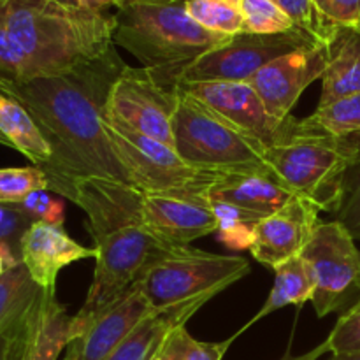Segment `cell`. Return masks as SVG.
I'll return each instance as SVG.
<instances>
[{"label": "cell", "instance_id": "41", "mask_svg": "<svg viewBox=\"0 0 360 360\" xmlns=\"http://www.w3.org/2000/svg\"><path fill=\"white\" fill-rule=\"evenodd\" d=\"M329 360H360V352L359 354H338L333 355Z\"/></svg>", "mask_w": 360, "mask_h": 360}, {"label": "cell", "instance_id": "31", "mask_svg": "<svg viewBox=\"0 0 360 360\" xmlns=\"http://www.w3.org/2000/svg\"><path fill=\"white\" fill-rule=\"evenodd\" d=\"M357 144V155L348 167L343 181V199L336 214L340 221L352 234L355 241H360V136H354Z\"/></svg>", "mask_w": 360, "mask_h": 360}, {"label": "cell", "instance_id": "6", "mask_svg": "<svg viewBox=\"0 0 360 360\" xmlns=\"http://www.w3.org/2000/svg\"><path fill=\"white\" fill-rule=\"evenodd\" d=\"M250 273L239 255L193 250L190 246L162 253L141 274L137 287L155 311L186 304H206Z\"/></svg>", "mask_w": 360, "mask_h": 360}, {"label": "cell", "instance_id": "44", "mask_svg": "<svg viewBox=\"0 0 360 360\" xmlns=\"http://www.w3.org/2000/svg\"><path fill=\"white\" fill-rule=\"evenodd\" d=\"M136 2H181V0H136Z\"/></svg>", "mask_w": 360, "mask_h": 360}, {"label": "cell", "instance_id": "5", "mask_svg": "<svg viewBox=\"0 0 360 360\" xmlns=\"http://www.w3.org/2000/svg\"><path fill=\"white\" fill-rule=\"evenodd\" d=\"M174 150L192 167L213 174H274L264 148L178 84Z\"/></svg>", "mask_w": 360, "mask_h": 360}, {"label": "cell", "instance_id": "27", "mask_svg": "<svg viewBox=\"0 0 360 360\" xmlns=\"http://www.w3.org/2000/svg\"><path fill=\"white\" fill-rule=\"evenodd\" d=\"M186 13L206 30L234 37L245 32L239 0H185Z\"/></svg>", "mask_w": 360, "mask_h": 360}, {"label": "cell", "instance_id": "17", "mask_svg": "<svg viewBox=\"0 0 360 360\" xmlns=\"http://www.w3.org/2000/svg\"><path fill=\"white\" fill-rule=\"evenodd\" d=\"M95 248L74 241L63 227L34 221L20 241V259L41 288H56L60 271L84 259H95Z\"/></svg>", "mask_w": 360, "mask_h": 360}, {"label": "cell", "instance_id": "8", "mask_svg": "<svg viewBox=\"0 0 360 360\" xmlns=\"http://www.w3.org/2000/svg\"><path fill=\"white\" fill-rule=\"evenodd\" d=\"M315 280L313 308L319 319L350 309L360 297V252L340 221H320L301 253Z\"/></svg>", "mask_w": 360, "mask_h": 360}, {"label": "cell", "instance_id": "7", "mask_svg": "<svg viewBox=\"0 0 360 360\" xmlns=\"http://www.w3.org/2000/svg\"><path fill=\"white\" fill-rule=\"evenodd\" d=\"M304 130V129H302ZM354 137L301 134L264 150V160L295 195L304 197L322 211L336 213L343 199V181L355 160Z\"/></svg>", "mask_w": 360, "mask_h": 360}, {"label": "cell", "instance_id": "23", "mask_svg": "<svg viewBox=\"0 0 360 360\" xmlns=\"http://www.w3.org/2000/svg\"><path fill=\"white\" fill-rule=\"evenodd\" d=\"M313 294H315V280H313L308 264L302 260L301 255L287 260L278 269H274L273 288H271V294L264 302L262 309L241 330L245 333L260 319L285 308V306H304L306 302L311 301Z\"/></svg>", "mask_w": 360, "mask_h": 360}, {"label": "cell", "instance_id": "34", "mask_svg": "<svg viewBox=\"0 0 360 360\" xmlns=\"http://www.w3.org/2000/svg\"><path fill=\"white\" fill-rule=\"evenodd\" d=\"M329 352L338 354H359L360 352V297L350 309L338 319L336 326L330 330Z\"/></svg>", "mask_w": 360, "mask_h": 360}, {"label": "cell", "instance_id": "25", "mask_svg": "<svg viewBox=\"0 0 360 360\" xmlns=\"http://www.w3.org/2000/svg\"><path fill=\"white\" fill-rule=\"evenodd\" d=\"M301 125L306 134H323L340 139L360 136V91L316 105L311 116L301 118Z\"/></svg>", "mask_w": 360, "mask_h": 360}, {"label": "cell", "instance_id": "29", "mask_svg": "<svg viewBox=\"0 0 360 360\" xmlns=\"http://www.w3.org/2000/svg\"><path fill=\"white\" fill-rule=\"evenodd\" d=\"M246 34L274 35L294 30L295 23L273 0H239Z\"/></svg>", "mask_w": 360, "mask_h": 360}, {"label": "cell", "instance_id": "39", "mask_svg": "<svg viewBox=\"0 0 360 360\" xmlns=\"http://www.w3.org/2000/svg\"><path fill=\"white\" fill-rule=\"evenodd\" d=\"M327 352H329V343H327V340H326L322 345L315 347L313 350L306 352V354L294 355L292 352H287V354H285L280 360H319L323 354H327Z\"/></svg>", "mask_w": 360, "mask_h": 360}, {"label": "cell", "instance_id": "19", "mask_svg": "<svg viewBox=\"0 0 360 360\" xmlns=\"http://www.w3.org/2000/svg\"><path fill=\"white\" fill-rule=\"evenodd\" d=\"M207 197L266 218L290 202L295 193L276 174H224L207 188Z\"/></svg>", "mask_w": 360, "mask_h": 360}, {"label": "cell", "instance_id": "22", "mask_svg": "<svg viewBox=\"0 0 360 360\" xmlns=\"http://www.w3.org/2000/svg\"><path fill=\"white\" fill-rule=\"evenodd\" d=\"M0 132L11 141L14 150L23 153L37 167L51 160V148L46 143L30 112L16 98L9 97L2 90H0Z\"/></svg>", "mask_w": 360, "mask_h": 360}, {"label": "cell", "instance_id": "33", "mask_svg": "<svg viewBox=\"0 0 360 360\" xmlns=\"http://www.w3.org/2000/svg\"><path fill=\"white\" fill-rule=\"evenodd\" d=\"M14 207L30 221H42V224L63 227V220H65L63 200L60 197L51 195L49 190H39V192L30 193L23 202L14 204Z\"/></svg>", "mask_w": 360, "mask_h": 360}, {"label": "cell", "instance_id": "14", "mask_svg": "<svg viewBox=\"0 0 360 360\" xmlns=\"http://www.w3.org/2000/svg\"><path fill=\"white\" fill-rule=\"evenodd\" d=\"M326 65L327 46L320 42L273 60L248 83L266 105L267 112L274 118L285 120L290 116L302 91L316 79H322Z\"/></svg>", "mask_w": 360, "mask_h": 360}, {"label": "cell", "instance_id": "3", "mask_svg": "<svg viewBox=\"0 0 360 360\" xmlns=\"http://www.w3.org/2000/svg\"><path fill=\"white\" fill-rule=\"evenodd\" d=\"M0 20L27 60L30 79L62 76L108 55L115 13L51 0H2Z\"/></svg>", "mask_w": 360, "mask_h": 360}, {"label": "cell", "instance_id": "36", "mask_svg": "<svg viewBox=\"0 0 360 360\" xmlns=\"http://www.w3.org/2000/svg\"><path fill=\"white\" fill-rule=\"evenodd\" d=\"M34 221L28 220L25 214L14 206H7V204H0V241L9 243L11 246L20 252V241L23 238L25 231H27Z\"/></svg>", "mask_w": 360, "mask_h": 360}, {"label": "cell", "instance_id": "24", "mask_svg": "<svg viewBox=\"0 0 360 360\" xmlns=\"http://www.w3.org/2000/svg\"><path fill=\"white\" fill-rule=\"evenodd\" d=\"M39 287L23 262L0 276V334L20 326L41 299Z\"/></svg>", "mask_w": 360, "mask_h": 360}, {"label": "cell", "instance_id": "12", "mask_svg": "<svg viewBox=\"0 0 360 360\" xmlns=\"http://www.w3.org/2000/svg\"><path fill=\"white\" fill-rule=\"evenodd\" d=\"M179 86L257 141L264 150L304 134L301 118L290 115L278 120L271 116L250 83H197Z\"/></svg>", "mask_w": 360, "mask_h": 360}, {"label": "cell", "instance_id": "10", "mask_svg": "<svg viewBox=\"0 0 360 360\" xmlns=\"http://www.w3.org/2000/svg\"><path fill=\"white\" fill-rule=\"evenodd\" d=\"M316 44H320L319 39L301 28L274 35L243 32L220 48L200 56L179 76L178 84L248 83L273 60Z\"/></svg>", "mask_w": 360, "mask_h": 360}, {"label": "cell", "instance_id": "16", "mask_svg": "<svg viewBox=\"0 0 360 360\" xmlns=\"http://www.w3.org/2000/svg\"><path fill=\"white\" fill-rule=\"evenodd\" d=\"M153 311L143 290L134 285L115 306L98 315L84 333L67 347V352L74 360H108Z\"/></svg>", "mask_w": 360, "mask_h": 360}, {"label": "cell", "instance_id": "32", "mask_svg": "<svg viewBox=\"0 0 360 360\" xmlns=\"http://www.w3.org/2000/svg\"><path fill=\"white\" fill-rule=\"evenodd\" d=\"M280 9L290 16L295 27L308 32L320 42H327L330 34L336 27H330L326 20L319 14L316 7L313 6V0H273Z\"/></svg>", "mask_w": 360, "mask_h": 360}, {"label": "cell", "instance_id": "4", "mask_svg": "<svg viewBox=\"0 0 360 360\" xmlns=\"http://www.w3.org/2000/svg\"><path fill=\"white\" fill-rule=\"evenodd\" d=\"M232 37L200 27L181 2H136L116 9L112 42L136 56L160 83L178 86L192 63Z\"/></svg>", "mask_w": 360, "mask_h": 360}, {"label": "cell", "instance_id": "42", "mask_svg": "<svg viewBox=\"0 0 360 360\" xmlns=\"http://www.w3.org/2000/svg\"><path fill=\"white\" fill-rule=\"evenodd\" d=\"M51 2L62 4L67 7H81V0H51Z\"/></svg>", "mask_w": 360, "mask_h": 360}, {"label": "cell", "instance_id": "37", "mask_svg": "<svg viewBox=\"0 0 360 360\" xmlns=\"http://www.w3.org/2000/svg\"><path fill=\"white\" fill-rule=\"evenodd\" d=\"M23 322H21L18 327H14L13 330H7V333L0 334V360H13L14 359V354H16V347H18V340H20V330H21V327H23Z\"/></svg>", "mask_w": 360, "mask_h": 360}, {"label": "cell", "instance_id": "2", "mask_svg": "<svg viewBox=\"0 0 360 360\" xmlns=\"http://www.w3.org/2000/svg\"><path fill=\"white\" fill-rule=\"evenodd\" d=\"M69 200L86 214L94 239L95 271L86 299L74 315L76 340L88 326L115 306L162 253L172 250L146 227L141 213L143 192L112 179H77Z\"/></svg>", "mask_w": 360, "mask_h": 360}, {"label": "cell", "instance_id": "13", "mask_svg": "<svg viewBox=\"0 0 360 360\" xmlns=\"http://www.w3.org/2000/svg\"><path fill=\"white\" fill-rule=\"evenodd\" d=\"M141 213L146 227L171 248L188 246L218 229L207 190L143 192Z\"/></svg>", "mask_w": 360, "mask_h": 360}, {"label": "cell", "instance_id": "9", "mask_svg": "<svg viewBox=\"0 0 360 360\" xmlns=\"http://www.w3.org/2000/svg\"><path fill=\"white\" fill-rule=\"evenodd\" d=\"M104 127L129 171L132 185L141 192H178L207 190L220 176L186 164L171 144L143 136L104 112Z\"/></svg>", "mask_w": 360, "mask_h": 360}, {"label": "cell", "instance_id": "35", "mask_svg": "<svg viewBox=\"0 0 360 360\" xmlns=\"http://www.w3.org/2000/svg\"><path fill=\"white\" fill-rule=\"evenodd\" d=\"M330 27H360V0H313Z\"/></svg>", "mask_w": 360, "mask_h": 360}, {"label": "cell", "instance_id": "1", "mask_svg": "<svg viewBox=\"0 0 360 360\" xmlns=\"http://www.w3.org/2000/svg\"><path fill=\"white\" fill-rule=\"evenodd\" d=\"M125 65L112 48L62 76L34 77L25 83L0 79V90L30 112L51 148V160L41 169L55 195L69 199L74 183L86 178L132 185L104 127L109 91Z\"/></svg>", "mask_w": 360, "mask_h": 360}, {"label": "cell", "instance_id": "15", "mask_svg": "<svg viewBox=\"0 0 360 360\" xmlns=\"http://www.w3.org/2000/svg\"><path fill=\"white\" fill-rule=\"evenodd\" d=\"M320 210L304 197L295 195L288 204L257 224L250 252L260 264L278 269L302 253L320 225Z\"/></svg>", "mask_w": 360, "mask_h": 360}, {"label": "cell", "instance_id": "11", "mask_svg": "<svg viewBox=\"0 0 360 360\" xmlns=\"http://www.w3.org/2000/svg\"><path fill=\"white\" fill-rule=\"evenodd\" d=\"M178 86L160 83L144 67L125 65L109 91L105 115L143 136L174 146Z\"/></svg>", "mask_w": 360, "mask_h": 360}, {"label": "cell", "instance_id": "30", "mask_svg": "<svg viewBox=\"0 0 360 360\" xmlns=\"http://www.w3.org/2000/svg\"><path fill=\"white\" fill-rule=\"evenodd\" d=\"M48 188V176L37 165L0 169V204L14 206L23 202L30 193Z\"/></svg>", "mask_w": 360, "mask_h": 360}, {"label": "cell", "instance_id": "20", "mask_svg": "<svg viewBox=\"0 0 360 360\" xmlns=\"http://www.w3.org/2000/svg\"><path fill=\"white\" fill-rule=\"evenodd\" d=\"M319 105L360 91V27H336L327 39Z\"/></svg>", "mask_w": 360, "mask_h": 360}, {"label": "cell", "instance_id": "38", "mask_svg": "<svg viewBox=\"0 0 360 360\" xmlns=\"http://www.w3.org/2000/svg\"><path fill=\"white\" fill-rule=\"evenodd\" d=\"M20 262V252L14 246H11L9 243L0 241V276H4L7 271L13 269Z\"/></svg>", "mask_w": 360, "mask_h": 360}, {"label": "cell", "instance_id": "26", "mask_svg": "<svg viewBox=\"0 0 360 360\" xmlns=\"http://www.w3.org/2000/svg\"><path fill=\"white\" fill-rule=\"evenodd\" d=\"M210 200L214 217L218 220V241L227 246L229 250H232V252L250 250L253 243L255 227L262 220V217L245 210V207L236 206V204L225 202V200Z\"/></svg>", "mask_w": 360, "mask_h": 360}, {"label": "cell", "instance_id": "28", "mask_svg": "<svg viewBox=\"0 0 360 360\" xmlns=\"http://www.w3.org/2000/svg\"><path fill=\"white\" fill-rule=\"evenodd\" d=\"M241 333L243 330H239L221 343H207L195 340L186 330V326H179L167 336L157 360H224L232 341L238 340Z\"/></svg>", "mask_w": 360, "mask_h": 360}, {"label": "cell", "instance_id": "40", "mask_svg": "<svg viewBox=\"0 0 360 360\" xmlns=\"http://www.w3.org/2000/svg\"><path fill=\"white\" fill-rule=\"evenodd\" d=\"M118 0H81V7L90 11H109L111 7L118 9Z\"/></svg>", "mask_w": 360, "mask_h": 360}, {"label": "cell", "instance_id": "18", "mask_svg": "<svg viewBox=\"0 0 360 360\" xmlns=\"http://www.w3.org/2000/svg\"><path fill=\"white\" fill-rule=\"evenodd\" d=\"M74 340V315L58 301L56 288H48L23 322L13 360H58Z\"/></svg>", "mask_w": 360, "mask_h": 360}, {"label": "cell", "instance_id": "45", "mask_svg": "<svg viewBox=\"0 0 360 360\" xmlns=\"http://www.w3.org/2000/svg\"><path fill=\"white\" fill-rule=\"evenodd\" d=\"M62 360H74V357H72V355H70V354H69V352H67V350H65V357H63Z\"/></svg>", "mask_w": 360, "mask_h": 360}, {"label": "cell", "instance_id": "47", "mask_svg": "<svg viewBox=\"0 0 360 360\" xmlns=\"http://www.w3.org/2000/svg\"><path fill=\"white\" fill-rule=\"evenodd\" d=\"M0 2H2V0H0Z\"/></svg>", "mask_w": 360, "mask_h": 360}, {"label": "cell", "instance_id": "46", "mask_svg": "<svg viewBox=\"0 0 360 360\" xmlns=\"http://www.w3.org/2000/svg\"><path fill=\"white\" fill-rule=\"evenodd\" d=\"M127 2H130V0H118V4H120V6H118V9H120V7H122V6H125Z\"/></svg>", "mask_w": 360, "mask_h": 360}, {"label": "cell", "instance_id": "21", "mask_svg": "<svg viewBox=\"0 0 360 360\" xmlns=\"http://www.w3.org/2000/svg\"><path fill=\"white\" fill-rule=\"evenodd\" d=\"M202 306L186 304L153 311L109 355L108 360H157L169 334L176 327L186 326Z\"/></svg>", "mask_w": 360, "mask_h": 360}, {"label": "cell", "instance_id": "43", "mask_svg": "<svg viewBox=\"0 0 360 360\" xmlns=\"http://www.w3.org/2000/svg\"><path fill=\"white\" fill-rule=\"evenodd\" d=\"M0 144H2V146H7V148H13V144H11V141L7 139V137L4 136L2 132H0Z\"/></svg>", "mask_w": 360, "mask_h": 360}]
</instances>
